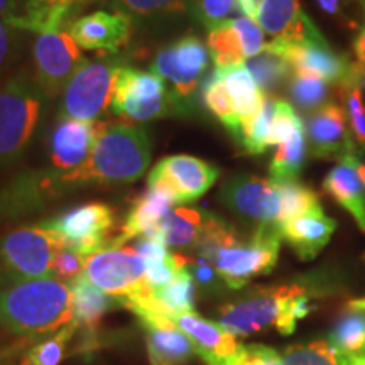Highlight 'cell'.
<instances>
[{"label":"cell","mask_w":365,"mask_h":365,"mask_svg":"<svg viewBox=\"0 0 365 365\" xmlns=\"http://www.w3.org/2000/svg\"><path fill=\"white\" fill-rule=\"evenodd\" d=\"M364 6H365V4H364Z\"/></svg>","instance_id":"63"},{"label":"cell","mask_w":365,"mask_h":365,"mask_svg":"<svg viewBox=\"0 0 365 365\" xmlns=\"http://www.w3.org/2000/svg\"><path fill=\"white\" fill-rule=\"evenodd\" d=\"M145 331L150 365H185L196 354L188 336L171 318L139 319Z\"/></svg>","instance_id":"22"},{"label":"cell","mask_w":365,"mask_h":365,"mask_svg":"<svg viewBox=\"0 0 365 365\" xmlns=\"http://www.w3.org/2000/svg\"><path fill=\"white\" fill-rule=\"evenodd\" d=\"M125 59L117 54L97 59H85L66 88L63 90L58 107V118H73L95 122L107 112L112 103L113 86Z\"/></svg>","instance_id":"7"},{"label":"cell","mask_w":365,"mask_h":365,"mask_svg":"<svg viewBox=\"0 0 365 365\" xmlns=\"http://www.w3.org/2000/svg\"><path fill=\"white\" fill-rule=\"evenodd\" d=\"M83 61L80 48L65 29L38 34L33 44L34 80L49 100L66 88Z\"/></svg>","instance_id":"14"},{"label":"cell","mask_w":365,"mask_h":365,"mask_svg":"<svg viewBox=\"0 0 365 365\" xmlns=\"http://www.w3.org/2000/svg\"><path fill=\"white\" fill-rule=\"evenodd\" d=\"M88 2H97V0H86V4H88Z\"/></svg>","instance_id":"59"},{"label":"cell","mask_w":365,"mask_h":365,"mask_svg":"<svg viewBox=\"0 0 365 365\" xmlns=\"http://www.w3.org/2000/svg\"><path fill=\"white\" fill-rule=\"evenodd\" d=\"M360 2H362V6H364V2H365V0H360Z\"/></svg>","instance_id":"60"},{"label":"cell","mask_w":365,"mask_h":365,"mask_svg":"<svg viewBox=\"0 0 365 365\" xmlns=\"http://www.w3.org/2000/svg\"><path fill=\"white\" fill-rule=\"evenodd\" d=\"M83 274L118 303L148 287L145 264L130 247H107L88 255Z\"/></svg>","instance_id":"12"},{"label":"cell","mask_w":365,"mask_h":365,"mask_svg":"<svg viewBox=\"0 0 365 365\" xmlns=\"http://www.w3.org/2000/svg\"><path fill=\"white\" fill-rule=\"evenodd\" d=\"M287 95L299 110L312 113L317 108L328 103L330 97V83L325 80L301 76L293 73L287 81Z\"/></svg>","instance_id":"39"},{"label":"cell","mask_w":365,"mask_h":365,"mask_svg":"<svg viewBox=\"0 0 365 365\" xmlns=\"http://www.w3.org/2000/svg\"><path fill=\"white\" fill-rule=\"evenodd\" d=\"M154 298L170 312L173 317L178 313L193 312L196 298V284L188 269H182L170 284L153 289Z\"/></svg>","instance_id":"38"},{"label":"cell","mask_w":365,"mask_h":365,"mask_svg":"<svg viewBox=\"0 0 365 365\" xmlns=\"http://www.w3.org/2000/svg\"><path fill=\"white\" fill-rule=\"evenodd\" d=\"M26 0H0V17L2 19H12V17L19 16L22 9L24 7Z\"/></svg>","instance_id":"51"},{"label":"cell","mask_w":365,"mask_h":365,"mask_svg":"<svg viewBox=\"0 0 365 365\" xmlns=\"http://www.w3.org/2000/svg\"><path fill=\"white\" fill-rule=\"evenodd\" d=\"M218 200L222 205L255 227H277L279 193L272 180L254 175H234L223 181Z\"/></svg>","instance_id":"15"},{"label":"cell","mask_w":365,"mask_h":365,"mask_svg":"<svg viewBox=\"0 0 365 365\" xmlns=\"http://www.w3.org/2000/svg\"><path fill=\"white\" fill-rule=\"evenodd\" d=\"M314 289L309 284L255 287L240 299L218 309V323L235 336H250L274 328L291 335L298 319L312 313Z\"/></svg>","instance_id":"2"},{"label":"cell","mask_w":365,"mask_h":365,"mask_svg":"<svg viewBox=\"0 0 365 365\" xmlns=\"http://www.w3.org/2000/svg\"><path fill=\"white\" fill-rule=\"evenodd\" d=\"M232 24H234L237 34H239L242 49H244L245 58L250 59L257 54H261L266 48V43H264V31L257 22L249 19V17L240 16L234 17L232 19Z\"/></svg>","instance_id":"47"},{"label":"cell","mask_w":365,"mask_h":365,"mask_svg":"<svg viewBox=\"0 0 365 365\" xmlns=\"http://www.w3.org/2000/svg\"><path fill=\"white\" fill-rule=\"evenodd\" d=\"M237 11V0H190V19L210 31L230 19Z\"/></svg>","instance_id":"44"},{"label":"cell","mask_w":365,"mask_h":365,"mask_svg":"<svg viewBox=\"0 0 365 365\" xmlns=\"http://www.w3.org/2000/svg\"><path fill=\"white\" fill-rule=\"evenodd\" d=\"M259 6H261V0H237V11H240L242 16L249 17L252 21L257 17Z\"/></svg>","instance_id":"52"},{"label":"cell","mask_w":365,"mask_h":365,"mask_svg":"<svg viewBox=\"0 0 365 365\" xmlns=\"http://www.w3.org/2000/svg\"><path fill=\"white\" fill-rule=\"evenodd\" d=\"M346 365H349V362H346Z\"/></svg>","instance_id":"61"},{"label":"cell","mask_w":365,"mask_h":365,"mask_svg":"<svg viewBox=\"0 0 365 365\" xmlns=\"http://www.w3.org/2000/svg\"><path fill=\"white\" fill-rule=\"evenodd\" d=\"M112 6L148 31L171 29L190 17V0H112Z\"/></svg>","instance_id":"25"},{"label":"cell","mask_w":365,"mask_h":365,"mask_svg":"<svg viewBox=\"0 0 365 365\" xmlns=\"http://www.w3.org/2000/svg\"><path fill=\"white\" fill-rule=\"evenodd\" d=\"M207 48L210 58L215 63L218 70H228V68L245 65V54L242 49V43L239 34H237L232 19L208 31Z\"/></svg>","instance_id":"33"},{"label":"cell","mask_w":365,"mask_h":365,"mask_svg":"<svg viewBox=\"0 0 365 365\" xmlns=\"http://www.w3.org/2000/svg\"><path fill=\"white\" fill-rule=\"evenodd\" d=\"M307 132H304V127H301L287 143L277 148L271 164H269L271 180L276 182L294 181L299 176L301 170H303L304 161H307Z\"/></svg>","instance_id":"34"},{"label":"cell","mask_w":365,"mask_h":365,"mask_svg":"<svg viewBox=\"0 0 365 365\" xmlns=\"http://www.w3.org/2000/svg\"><path fill=\"white\" fill-rule=\"evenodd\" d=\"M357 171H359V176H360V180H362L364 188H365V163L360 161V159L357 161Z\"/></svg>","instance_id":"55"},{"label":"cell","mask_w":365,"mask_h":365,"mask_svg":"<svg viewBox=\"0 0 365 365\" xmlns=\"http://www.w3.org/2000/svg\"><path fill=\"white\" fill-rule=\"evenodd\" d=\"M22 53V31L0 17V78L16 66Z\"/></svg>","instance_id":"45"},{"label":"cell","mask_w":365,"mask_h":365,"mask_svg":"<svg viewBox=\"0 0 365 365\" xmlns=\"http://www.w3.org/2000/svg\"><path fill=\"white\" fill-rule=\"evenodd\" d=\"M190 262H188V271L193 277L195 284L202 287L205 291H217L220 284H223L222 277L218 276L215 266L208 261V259L202 257V255L190 254ZM225 286V284H223Z\"/></svg>","instance_id":"48"},{"label":"cell","mask_w":365,"mask_h":365,"mask_svg":"<svg viewBox=\"0 0 365 365\" xmlns=\"http://www.w3.org/2000/svg\"><path fill=\"white\" fill-rule=\"evenodd\" d=\"M203 223V210L176 207L168 213L161 225L154 228L150 237L164 242L168 247L193 249L202 235Z\"/></svg>","instance_id":"30"},{"label":"cell","mask_w":365,"mask_h":365,"mask_svg":"<svg viewBox=\"0 0 365 365\" xmlns=\"http://www.w3.org/2000/svg\"><path fill=\"white\" fill-rule=\"evenodd\" d=\"M359 65H360V63H359ZM360 85H362L365 88V66H362V65H360Z\"/></svg>","instance_id":"57"},{"label":"cell","mask_w":365,"mask_h":365,"mask_svg":"<svg viewBox=\"0 0 365 365\" xmlns=\"http://www.w3.org/2000/svg\"><path fill=\"white\" fill-rule=\"evenodd\" d=\"M135 252L140 255L145 266H154L161 264L171 257V252L168 250V245L161 240L149 239V237H139V240L134 245Z\"/></svg>","instance_id":"49"},{"label":"cell","mask_w":365,"mask_h":365,"mask_svg":"<svg viewBox=\"0 0 365 365\" xmlns=\"http://www.w3.org/2000/svg\"><path fill=\"white\" fill-rule=\"evenodd\" d=\"M68 286L71 289L73 317H75L76 327L85 328L88 336H95L100 319L120 303L110 294L103 293L85 274Z\"/></svg>","instance_id":"27"},{"label":"cell","mask_w":365,"mask_h":365,"mask_svg":"<svg viewBox=\"0 0 365 365\" xmlns=\"http://www.w3.org/2000/svg\"><path fill=\"white\" fill-rule=\"evenodd\" d=\"M65 245L56 232L41 223L14 228L0 237V279L11 286L53 277L54 259Z\"/></svg>","instance_id":"6"},{"label":"cell","mask_w":365,"mask_h":365,"mask_svg":"<svg viewBox=\"0 0 365 365\" xmlns=\"http://www.w3.org/2000/svg\"><path fill=\"white\" fill-rule=\"evenodd\" d=\"M336 223L323 212L322 205L279 227L281 239L286 240L301 261H312L330 242Z\"/></svg>","instance_id":"23"},{"label":"cell","mask_w":365,"mask_h":365,"mask_svg":"<svg viewBox=\"0 0 365 365\" xmlns=\"http://www.w3.org/2000/svg\"><path fill=\"white\" fill-rule=\"evenodd\" d=\"M200 95H202L203 107L207 108V110L212 113L228 132H230V135L234 137L235 143L239 144L242 127L239 117H237L235 113L234 102H232L227 86L223 83L222 70L215 68V70L210 71L208 75L205 76Z\"/></svg>","instance_id":"32"},{"label":"cell","mask_w":365,"mask_h":365,"mask_svg":"<svg viewBox=\"0 0 365 365\" xmlns=\"http://www.w3.org/2000/svg\"><path fill=\"white\" fill-rule=\"evenodd\" d=\"M210 53L207 44L198 36H181L156 53L150 71L170 83L175 97L178 117L190 118L200 115L202 83L208 75Z\"/></svg>","instance_id":"5"},{"label":"cell","mask_w":365,"mask_h":365,"mask_svg":"<svg viewBox=\"0 0 365 365\" xmlns=\"http://www.w3.org/2000/svg\"><path fill=\"white\" fill-rule=\"evenodd\" d=\"M49 98L26 70L0 86V171L16 166L33 144Z\"/></svg>","instance_id":"4"},{"label":"cell","mask_w":365,"mask_h":365,"mask_svg":"<svg viewBox=\"0 0 365 365\" xmlns=\"http://www.w3.org/2000/svg\"><path fill=\"white\" fill-rule=\"evenodd\" d=\"M173 322L188 336L195 352L207 365H240L244 360L247 345H242L220 323L205 319L195 312L178 313Z\"/></svg>","instance_id":"18"},{"label":"cell","mask_w":365,"mask_h":365,"mask_svg":"<svg viewBox=\"0 0 365 365\" xmlns=\"http://www.w3.org/2000/svg\"><path fill=\"white\" fill-rule=\"evenodd\" d=\"M41 225L56 232L66 245L76 249L85 257L98 250L113 247L112 237L115 212L110 205L90 202L65 210L59 215L41 222Z\"/></svg>","instance_id":"11"},{"label":"cell","mask_w":365,"mask_h":365,"mask_svg":"<svg viewBox=\"0 0 365 365\" xmlns=\"http://www.w3.org/2000/svg\"><path fill=\"white\" fill-rule=\"evenodd\" d=\"M276 98L272 95H266L264 103L254 120L242 130L239 144L250 156H261L267 150V137L271 130V124L276 110Z\"/></svg>","instance_id":"40"},{"label":"cell","mask_w":365,"mask_h":365,"mask_svg":"<svg viewBox=\"0 0 365 365\" xmlns=\"http://www.w3.org/2000/svg\"><path fill=\"white\" fill-rule=\"evenodd\" d=\"M281 362L282 365H346L349 360L340 357L328 341L317 340L287 346L281 355Z\"/></svg>","instance_id":"41"},{"label":"cell","mask_w":365,"mask_h":365,"mask_svg":"<svg viewBox=\"0 0 365 365\" xmlns=\"http://www.w3.org/2000/svg\"><path fill=\"white\" fill-rule=\"evenodd\" d=\"M308 149L317 159H344L357 153L344 107L328 102L304 120Z\"/></svg>","instance_id":"19"},{"label":"cell","mask_w":365,"mask_h":365,"mask_svg":"<svg viewBox=\"0 0 365 365\" xmlns=\"http://www.w3.org/2000/svg\"><path fill=\"white\" fill-rule=\"evenodd\" d=\"M223 83L230 95L242 130L247 127L261 110L266 95L259 88L247 66L240 65L222 70ZM242 135V134H240Z\"/></svg>","instance_id":"31"},{"label":"cell","mask_w":365,"mask_h":365,"mask_svg":"<svg viewBox=\"0 0 365 365\" xmlns=\"http://www.w3.org/2000/svg\"><path fill=\"white\" fill-rule=\"evenodd\" d=\"M301 127H304V122L301 120L294 107L284 98H276V110L267 137V149L279 148L293 137Z\"/></svg>","instance_id":"43"},{"label":"cell","mask_w":365,"mask_h":365,"mask_svg":"<svg viewBox=\"0 0 365 365\" xmlns=\"http://www.w3.org/2000/svg\"><path fill=\"white\" fill-rule=\"evenodd\" d=\"M76 323L73 322L65 328H61L56 335L51 339L41 341L39 345H36L34 349L29 350L26 357V365H59L61 359L65 357V352L68 349L73 335H75Z\"/></svg>","instance_id":"42"},{"label":"cell","mask_w":365,"mask_h":365,"mask_svg":"<svg viewBox=\"0 0 365 365\" xmlns=\"http://www.w3.org/2000/svg\"><path fill=\"white\" fill-rule=\"evenodd\" d=\"M255 22L272 39L282 43H327L299 0H261Z\"/></svg>","instance_id":"21"},{"label":"cell","mask_w":365,"mask_h":365,"mask_svg":"<svg viewBox=\"0 0 365 365\" xmlns=\"http://www.w3.org/2000/svg\"><path fill=\"white\" fill-rule=\"evenodd\" d=\"M349 365H365V357H362V359H354V360H349Z\"/></svg>","instance_id":"58"},{"label":"cell","mask_w":365,"mask_h":365,"mask_svg":"<svg viewBox=\"0 0 365 365\" xmlns=\"http://www.w3.org/2000/svg\"><path fill=\"white\" fill-rule=\"evenodd\" d=\"M281 240L277 227H255L249 239H240V235H237L218 249L210 262L215 266L223 284L230 289H240L254 277L266 276L276 267Z\"/></svg>","instance_id":"8"},{"label":"cell","mask_w":365,"mask_h":365,"mask_svg":"<svg viewBox=\"0 0 365 365\" xmlns=\"http://www.w3.org/2000/svg\"><path fill=\"white\" fill-rule=\"evenodd\" d=\"M22 365H26V364H22Z\"/></svg>","instance_id":"62"},{"label":"cell","mask_w":365,"mask_h":365,"mask_svg":"<svg viewBox=\"0 0 365 365\" xmlns=\"http://www.w3.org/2000/svg\"><path fill=\"white\" fill-rule=\"evenodd\" d=\"M173 205L166 196L156 193V191L148 190L144 195L134 200L132 207L127 213L124 225H122L120 235L115 237L113 247H122L127 240L139 239L148 232L161 225V222L171 212Z\"/></svg>","instance_id":"28"},{"label":"cell","mask_w":365,"mask_h":365,"mask_svg":"<svg viewBox=\"0 0 365 365\" xmlns=\"http://www.w3.org/2000/svg\"><path fill=\"white\" fill-rule=\"evenodd\" d=\"M220 170L215 164L190 154L166 156L148 176L149 190L156 191L178 205L193 203L215 185Z\"/></svg>","instance_id":"10"},{"label":"cell","mask_w":365,"mask_h":365,"mask_svg":"<svg viewBox=\"0 0 365 365\" xmlns=\"http://www.w3.org/2000/svg\"><path fill=\"white\" fill-rule=\"evenodd\" d=\"M240 365H282L281 355L271 346L254 344L247 345V352Z\"/></svg>","instance_id":"50"},{"label":"cell","mask_w":365,"mask_h":365,"mask_svg":"<svg viewBox=\"0 0 365 365\" xmlns=\"http://www.w3.org/2000/svg\"><path fill=\"white\" fill-rule=\"evenodd\" d=\"M86 0H26L19 16L7 22L22 33H54L63 31L65 22Z\"/></svg>","instance_id":"26"},{"label":"cell","mask_w":365,"mask_h":365,"mask_svg":"<svg viewBox=\"0 0 365 365\" xmlns=\"http://www.w3.org/2000/svg\"><path fill=\"white\" fill-rule=\"evenodd\" d=\"M339 88L340 98L344 102V110L346 115V122L352 129L354 140H357L360 149L365 150V107L362 100V85H360V65L357 63L355 71L352 73L345 83H341Z\"/></svg>","instance_id":"37"},{"label":"cell","mask_w":365,"mask_h":365,"mask_svg":"<svg viewBox=\"0 0 365 365\" xmlns=\"http://www.w3.org/2000/svg\"><path fill=\"white\" fill-rule=\"evenodd\" d=\"M14 354V349H7V350H0V362H2L4 359H7L9 355Z\"/></svg>","instance_id":"56"},{"label":"cell","mask_w":365,"mask_h":365,"mask_svg":"<svg viewBox=\"0 0 365 365\" xmlns=\"http://www.w3.org/2000/svg\"><path fill=\"white\" fill-rule=\"evenodd\" d=\"M364 11H365V6H364ZM354 53L355 56H357L360 65L365 66V24L362 29H360L357 38L354 39Z\"/></svg>","instance_id":"53"},{"label":"cell","mask_w":365,"mask_h":365,"mask_svg":"<svg viewBox=\"0 0 365 365\" xmlns=\"http://www.w3.org/2000/svg\"><path fill=\"white\" fill-rule=\"evenodd\" d=\"M75 322L71 289L54 277L21 281L0 291V328L24 336L59 331Z\"/></svg>","instance_id":"3"},{"label":"cell","mask_w":365,"mask_h":365,"mask_svg":"<svg viewBox=\"0 0 365 365\" xmlns=\"http://www.w3.org/2000/svg\"><path fill=\"white\" fill-rule=\"evenodd\" d=\"M85 259V255L80 254L78 250L70 247V245H65L54 259L53 277L65 282V284H70V282L78 279L80 276H83Z\"/></svg>","instance_id":"46"},{"label":"cell","mask_w":365,"mask_h":365,"mask_svg":"<svg viewBox=\"0 0 365 365\" xmlns=\"http://www.w3.org/2000/svg\"><path fill=\"white\" fill-rule=\"evenodd\" d=\"M357 153L340 159L323 180V191L354 217L365 232V188L357 171Z\"/></svg>","instance_id":"24"},{"label":"cell","mask_w":365,"mask_h":365,"mask_svg":"<svg viewBox=\"0 0 365 365\" xmlns=\"http://www.w3.org/2000/svg\"><path fill=\"white\" fill-rule=\"evenodd\" d=\"M103 120L81 122L56 118L46 139L49 170L66 181L88 163ZM70 186V185H68ZM71 190V188H70Z\"/></svg>","instance_id":"16"},{"label":"cell","mask_w":365,"mask_h":365,"mask_svg":"<svg viewBox=\"0 0 365 365\" xmlns=\"http://www.w3.org/2000/svg\"><path fill=\"white\" fill-rule=\"evenodd\" d=\"M245 66H247L250 75H252V78L264 95L276 91L279 86L287 83L291 75H293L289 63L279 54L269 51L266 48L261 54L250 58L245 63Z\"/></svg>","instance_id":"35"},{"label":"cell","mask_w":365,"mask_h":365,"mask_svg":"<svg viewBox=\"0 0 365 365\" xmlns=\"http://www.w3.org/2000/svg\"><path fill=\"white\" fill-rule=\"evenodd\" d=\"M266 49L284 58L296 75L325 80L335 86L345 83L357 66V63L333 51L328 43L289 44L272 39L266 43Z\"/></svg>","instance_id":"17"},{"label":"cell","mask_w":365,"mask_h":365,"mask_svg":"<svg viewBox=\"0 0 365 365\" xmlns=\"http://www.w3.org/2000/svg\"><path fill=\"white\" fill-rule=\"evenodd\" d=\"M153 158L150 132L125 122H102L88 163L68 178L71 191L81 186H120L144 176Z\"/></svg>","instance_id":"1"},{"label":"cell","mask_w":365,"mask_h":365,"mask_svg":"<svg viewBox=\"0 0 365 365\" xmlns=\"http://www.w3.org/2000/svg\"><path fill=\"white\" fill-rule=\"evenodd\" d=\"M276 182V181H274ZM279 193V215H277V228L286 222L303 215L314 207H318V195L312 188L301 185L298 181L276 182Z\"/></svg>","instance_id":"36"},{"label":"cell","mask_w":365,"mask_h":365,"mask_svg":"<svg viewBox=\"0 0 365 365\" xmlns=\"http://www.w3.org/2000/svg\"><path fill=\"white\" fill-rule=\"evenodd\" d=\"M328 344L345 360L365 357V298L346 304L331 328Z\"/></svg>","instance_id":"29"},{"label":"cell","mask_w":365,"mask_h":365,"mask_svg":"<svg viewBox=\"0 0 365 365\" xmlns=\"http://www.w3.org/2000/svg\"><path fill=\"white\" fill-rule=\"evenodd\" d=\"M132 24L124 12L97 11L71 21L66 31L80 49L117 54L129 43Z\"/></svg>","instance_id":"20"},{"label":"cell","mask_w":365,"mask_h":365,"mask_svg":"<svg viewBox=\"0 0 365 365\" xmlns=\"http://www.w3.org/2000/svg\"><path fill=\"white\" fill-rule=\"evenodd\" d=\"M317 4L323 12L330 16H341V2L340 0H317Z\"/></svg>","instance_id":"54"},{"label":"cell","mask_w":365,"mask_h":365,"mask_svg":"<svg viewBox=\"0 0 365 365\" xmlns=\"http://www.w3.org/2000/svg\"><path fill=\"white\" fill-rule=\"evenodd\" d=\"M112 112L130 122H150L178 117V107L170 86L154 71L124 66L113 86Z\"/></svg>","instance_id":"9"},{"label":"cell","mask_w":365,"mask_h":365,"mask_svg":"<svg viewBox=\"0 0 365 365\" xmlns=\"http://www.w3.org/2000/svg\"><path fill=\"white\" fill-rule=\"evenodd\" d=\"M68 191L71 190L66 181L49 168L21 171L0 185V222L38 213Z\"/></svg>","instance_id":"13"}]
</instances>
